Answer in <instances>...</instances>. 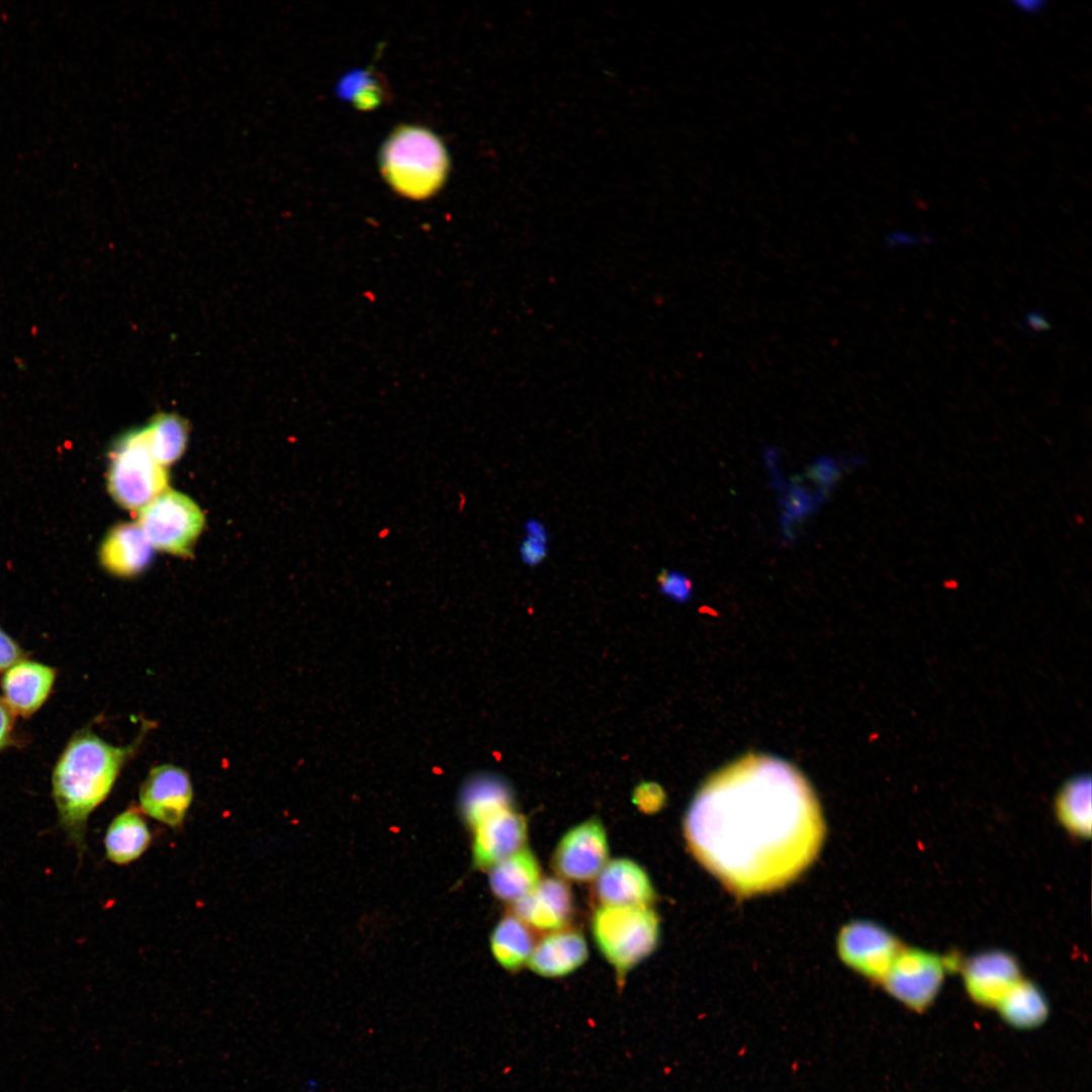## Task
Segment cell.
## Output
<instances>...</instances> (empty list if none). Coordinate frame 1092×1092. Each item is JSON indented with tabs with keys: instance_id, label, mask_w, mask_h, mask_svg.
Listing matches in <instances>:
<instances>
[{
	"instance_id": "7c38bea8",
	"label": "cell",
	"mask_w": 1092,
	"mask_h": 1092,
	"mask_svg": "<svg viewBox=\"0 0 1092 1092\" xmlns=\"http://www.w3.org/2000/svg\"><path fill=\"white\" fill-rule=\"evenodd\" d=\"M963 978L970 997L988 1007H996L1021 979L1014 957L1001 950H990L971 958L963 967Z\"/></svg>"
},
{
	"instance_id": "7402d4cb",
	"label": "cell",
	"mask_w": 1092,
	"mask_h": 1092,
	"mask_svg": "<svg viewBox=\"0 0 1092 1092\" xmlns=\"http://www.w3.org/2000/svg\"><path fill=\"white\" fill-rule=\"evenodd\" d=\"M996 1008L1009 1025L1020 1029L1037 1027L1049 1015V1004L1041 990L1022 978L1000 1000Z\"/></svg>"
},
{
	"instance_id": "ac0fdd59",
	"label": "cell",
	"mask_w": 1092,
	"mask_h": 1092,
	"mask_svg": "<svg viewBox=\"0 0 1092 1092\" xmlns=\"http://www.w3.org/2000/svg\"><path fill=\"white\" fill-rule=\"evenodd\" d=\"M488 871L489 886L494 896L512 904L532 892L542 880L538 859L527 846Z\"/></svg>"
},
{
	"instance_id": "30bf717a",
	"label": "cell",
	"mask_w": 1092,
	"mask_h": 1092,
	"mask_svg": "<svg viewBox=\"0 0 1092 1092\" xmlns=\"http://www.w3.org/2000/svg\"><path fill=\"white\" fill-rule=\"evenodd\" d=\"M140 805L145 814L173 828L182 827L193 800L186 770L174 764L153 767L143 782Z\"/></svg>"
},
{
	"instance_id": "e0dca14e",
	"label": "cell",
	"mask_w": 1092,
	"mask_h": 1092,
	"mask_svg": "<svg viewBox=\"0 0 1092 1092\" xmlns=\"http://www.w3.org/2000/svg\"><path fill=\"white\" fill-rule=\"evenodd\" d=\"M583 935L571 929L552 931L536 943L528 961L529 968L546 978L566 976L587 959Z\"/></svg>"
},
{
	"instance_id": "d6986e66",
	"label": "cell",
	"mask_w": 1092,
	"mask_h": 1092,
	"mask_svg": "<svg viewBox=\"0 0 1092 1092\" xmlns=\"http://www.w3.org/2000/svg\"><path fill=\"white\" fill-rule=\"evenodd\" d=\"M514 792L509 783L491 774L470 778L463 786L459 799L461 816L473 828L486 816L514 807Z\"/></svg>"
},
{
	"instance_id": "ffe728a7",
	"label": "cell",
	"mask_w": 1092,
	"mask_h": 1092,
	"mask_svg": "<svg viewBox=\"0 0 1092 1092\" xmlns=\"http://www.w3.org/2000/svg\"><path fill=\"white\" fill-rule=\"evenodd\" d=\"M151 832L142 814L132 808L118 814L109 824L104 836L108 860L125 866L138 859L151 843Z\"/></svg>"
},
{
	"instance_id": "2e32d148",
	"label": "cell",
	"mask_w": 1092,
	"mask_h": 1092,
	"mask_svg": "<svg viewBox=\"0 0 1092 1092\" xmlns=\"http://www.w3.org/2000/svg\"><path fill=\"white\" fill-rule=\"evenodd\" d=\"M152 557L153 546L138 524L123 523L111 528L99 549L102 566L120 577L140 573Z\"/></svg>"
},
{
	"instance_id": "7a4b0ae2",
	"label": "cell",
	"mask_w": 1092,
	"mask_h": 1092,
	"mask_svg": "<svg viewBox=\"0 0 1092 1092\" xmlns=\"http://www.w3.org/2000/svg\"><path fill=\"white\" fill-rule=\"evenodd\" d=\"M128 745H112L89 729L78 731L60 755L52 776L58 822L78 855L86 849L85 834L92 812L110 794L124 764L138 751L149 727L144 725Z\"/></svg>"
},
{
	"instance_id": "9a60e30c",
	"label": "cell",
	"mask_w": 1092,
	"mask_h": 1092,
	"mask_svg": "<svg viewBox=\"0 0 1092 1092\" xmlns=\"http://www.w3.org/2000/svg\"><path fill=\"white\" fill-rule=\"evenodd\" d=\"M55 679V668L37 661L19 660L4 671L2 700L14 715L29 717L47 701Z\"/></svg>"
},
{
	"instance_id": "52a82bcc",
	"label": "cell",
	"mask_w": 1092,
	"mask_h": 1092,
	"mask_svg": "<svg viewBox=\"0 0 1092 1092\" xmlns=\"http://www.w3.org/2000/svg\"><path fill=\"white\" fill-rule=\"evenodd\" d=\"M944 960L918 948H905L881 981L887 991L914 1011H924L942 985Z\"/></svg>"
},
{
	"instance_id": "f1b7e54d",
	"label": "cell",
	"mask_w": 1092,
	"mask_h": 1092,
	"mask_svg": "<svg viewBox=\"0 0 1092 1092\" xmlns=\"http://www.w3.org/2000/svg\"><path fill=\"white\" fill-rule=\"evenodd\" d=\"M809 504V497L802 489L792 488L785 498L787 517L792 520L800 519L808 513Z\"/></svg>"
},
{
	"instance_id": "4fadbf2b",
	"label": "cell",
	"mask_w": 1092,
	"mask_h": 1092,
	"mask_svg": "<svg viewBox=\"0 0 1092 1092\" xmlns=\"http://www.w3.org/2000/svg\"><path fill=\"white\" fill-rule=\"evenodd\" d=\"M573 895L561 878H546L525 897L513 903L514 915L530 928L556 931L565 928L573 914Z\"/></svg>"
},
{
	"instance_id": "d4e9b609",
	"label": "cell",
	"mask_w": 1092,
	"mask_h": 1092,
	"mask_svg": "<svg viewBox=\"0 0 1092 1092\" xmlns=\"http://www.w3.org/2000/svg\"><path fill=\"white\" fill-rule=\"evenodd\" d=\"M342 92L362 108H371L379 103L380 87L364 74L347 77L342 84Z\"/></svg>"
},
{
	"instance_id": "1f68e13d",
	"label": "cell",
	"mask_w": 1092,
	"mask_h": 1092,
	"mask_svg": "<svg viewBox=\"0 0 1092 1092\" xmlns=\"http://www.w3.org/2000/svg\"><path fill=\"white\" fill-rule=\"evenodd\" d=\"M1044 4L1045 3L1041 2V1H1035V2L1034 1H1020V2L1017 1V2H1014V5L1020 11H1023L1025 13H1035V14L1042 11V9L1044 7Z\"/></svg>"
},
{
	"instance_id": "83f0119b",
	"label": "cell",
	"mask_w": 1092,
	"mask_h": 1092,
	"mask_svg": "<svg viewBox=\"0 0 1092 1092\" xmlns=\"http://www.w3.org/2000/svg\"><path fill=\"white\" fill-rule=\"evenodd\" d=\"M24 656L20 645L0 627V671H5Z\"/></svg>"
},
{
	"instance_id": "603a6c76",
	"label": "cell",
	"mask_w": 1092,
	"mask_h": 1092,
	"mask_svg": "<svg viewBox=\"0 0 1092 1092\" xmlns=\"http://www.w3.org/2000/svg\"><path fill=\"white\" fill-rule=\"evenodd\" d=\"M152 456L163 466L183 454L188 439V423L174 413H159L142 427Z\"/></svg>"
},
{
	"instance_id": "277c9868",
	"label": "cell",
	"mask_w": 1092,
	"mask_h": 1092,
	"mask_svg": "<svg viewBox=\"0 0 1092 1092\" xmlns=\"http://www.w3.org/2000/svg\"><path fill=\"white\" fill-rule=\"evenodd\" d=\"M590 925L600 951L616 971L619 987L627 974L653 952L659 939V918L650 906H600Z\"/></svg>"
},
{
	"instance_id": "cb8c5ba5",
	"label": "cell",
	"mask_w": 1092,
	"mask_h": 1092,
	"mask_svg": "<svg viewBox=\"0 0 1092 1092\" xmlns=\"http://www.w3.org/2000/svg\"><path fill=\"white\" fill-rule=\"evenodd\" d=\"M1056 813L1062 825L1078 837L1091 833V780L1078 776L1069 780L1056 798Z\"/></svg>"
},
{
	"instance_id": "8fae6325",
	"label": "cell",
	"mask_w": 1092,
	"mask_h": 1092,
	"mask_svg": "<svg viewBox=\"0 0 1092 1092\" xmlns=\"http://www.w3.org/2000/svg\"><path fill=\"white\" fill-rule=\"evenodd\" d=\"M471 829L472 860L479 870L488 871L526 846L527 821L514 807L486 816Z\"/></svg>"
},
{
	"instance_id": "8992f818",
	"label": "cell",
	"mask_w": 1092,
	"mask_h": 1092,
	"mask_svg": "<svg viewBox=\"0 0 1092 1092\" xmlns=\"http://www.w3.org/2000/svg\"><path fill=\"white\" fill-rule=\"evenodd\" d=\"M157 550L188 556L204 526V515L189 496L166 489L139 511L138 523Z\"/></svg>"
},
{
	"instance_id": "4dcf8cb0",
	"label": "cell",
	"mask_w": 1092,
	"mask_h": 1092,
	"mask_svg": "<svg viewBox=\"0 0 1092 1092\" xmlns=\"http://www.w3.org/2000/svg\"><path fill=\"white\" fill-rule=\"evenodd\" d=\"M14 726V713L0 700V751L9 745Z\"/></svg>"
},
{
	"instance_id": "5bb4252c",
	"label": "cell",
	"mask_w": 1092,
	"mask_h": 1092,
	"mask_svg": "<svg viewBox=\"0 0 1092 1092\" xmlns=\"http://www.w3.org/2000/svg\"><path fill=\"white\" fill-rule=\"evenodd\" d=\"M601 906L645 907L655 899L652 883L641 866L628 858L610 860L596 878Z\"/></svg>"
},
{
	"instance_id": "d6a6232c",
	"label": "cell",
	"mask_w": 1092,
	"mask_h": 1092,
	"mask_svg": "<svg viewBox=\"0 0 1092 1092\" xmlns=\"http://www.w3.org/2000/svg\"><path fill=\"white\" fill-rule=\"evenodd\" d=\"M1027 323L1035 331H1042L1050 328L1049 323L1042 317V314L1037 311L1031 312L1027 315Z\"/></svg>"
},
{
	"instance_id": "4316f807",
	"label": "cell",
	"mask_w": 1092,
	"mask_h": 1092,
	"mask_svg": "<svg viewBox=\"0 0 1092 1092\" xmlns=\"http://www.w3.org/2000/svg\"><path fill=\"white\" fill-rule=\"evenodd\" d=\"M658 580L662 590L677 601H687L692 592L690 579L679 573L663 571Z\"/></svg>"
},
{
	"instance_id": "6da1fadb",
	"label": "cell",
	"mask_w": 1092,
	"mask_h": 1092,
	"mask_svg": "<svg viewBox=\"0 0 1092 1092\" xmlns=\"http://www.w3.org/2000/svg\"><path fill=\"white\" fill-rule=\"evenodd\" d=\"M684 834L696 859L730 893L746 898L795 881L817 857L825 823L799 769L748 753L699 789Z\"/></svg>"
},
{
	"instance_id": "3957f363",
	"label": "cell",
	"mask_w": 1092,
	"mask_h": 1092,
	"mask_svg": "<svg viewBox=\"0 0 1092 1092\" xmlns=\"http://www.w3.org/2000/svg\"><path fill=\"white\" fill-rule=\"evenodd\" d=\"M380 169L397 193L424 199L444 184L449 160L443 143L435 133L422 126L403 125L384 143Z\"/></svg>"
},
{
	"instance_id": "5b68a950",
	"label": "cell",
	"mask_w": 1092,
	"mask_h": 1092,
	"mask_svg": "<svg viewBox=\"0 0 1092 1092\" xmlns=\"http://www.w3.org/2000/svg\"><path fill=\"white\" fill-rule=\"evenodd\" d=\"M165 466L151 454L142 427L119 437L109 452L107 488L123 509L139 512L168 489Z\"/></svg>"
},
{
	"instance_id": "9c48e42d",
	"label": "cell",
	"mask_w": 1092,
	"mask_h": 1092,
	"mask_svg": "<svg viewBox=\"0 0 1092 1092\" xmlns=\"http://www.w3.org/2000/svg\"><path fill=\"white\" fill-rule=\"evenodd\" d=\"M904 946L891 932L866 921L842 928L838 951L842 961L868 978L882 981Z\"/></svg>"
},
{
	"instance_id": "44dd1931",
	"label": "cell",
	"mask_w": 1092,
	"mask_h": 1092,
	"mask_svg": "<svg viewBox=\"0 0 1092 1092\" xmlns=\"http://www.w3.org/2000/svg\"><path fill=\"white\" fill-rule=\"evenodd\" d=\"M535 945L530 927L514 914L502 918L490 936L493 958L509 972L521 970L528 963Z\"/></svg>"
},
{
	"instance_id": "f546056e",
	"label": "cell",
	"mask_w": 1092,
	"mask_h": 1092,
	"mask_svg": "<svg viewBox=\"0 0 1092 1092\" xmlns=\"http://www.w3.org/2000/svg\"><path fill=\"white\" fill-rule=\"evenodd\" d=\"M808 475L821 486H831L838 476V470L833 462L819 460L809 470Z\"/></svg>"
},
{
	"instance_id": "484cf974",
	"label": "cell",
	"mask_w": 1092,
	"mask_h": 1092,
	"mask_svg": "<svg viewBox=\"0 0 1092 1092\" xmlns=\"http://www.w3.org/2000/svg\"><path fill=\"white\" fill-rule=\"evenodd\" d=\"M632 800L640 811L649 814L663 807L665 794L658 784L643 782L635 788Z\"/></svg>"
},
{
	"instance_id": "ba28073f",
	"label": "cell",
	"mask_w": 1092,
	"mask_h": 1092,
	"mask_svg": "<svg viewBox=\"0 0 1092 1092\" xmlns=\"http://www.w3.org/2000/svg\"><path fill=\"white\" fill-rule=\"evenodd\" d=\"M605 827L597 817L569 829L559 840L552 866L564 881L577 883L596 880L609 861Z\"/></svg>"
}]
</instances>
